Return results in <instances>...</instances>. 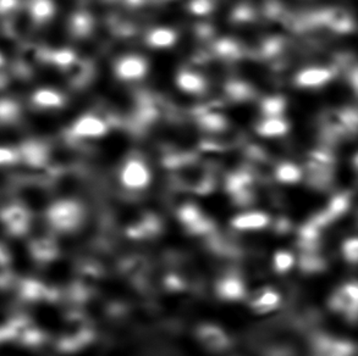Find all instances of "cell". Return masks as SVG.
Masks as SVG:
<instances>
[{
  "mask_svg": "<svg viewBox=\"0 0 358 356\" xmlns=\"http://www.w3.org/2000/svg\"><path fill=\"white\" fill-rule=\"evenodd\" d=\"M148 71V63L140 55H125L115 64V75L121 81L132 82L142 80Z\"/></svg>",
  "mask_w": 358,
  "mask_h": 356,
  "instance_id": "obj_5",
  "label": "cell"
},
{
  "mask_svg": "<svg viewBox=\"0 0 358 356\" xmlns=\"http://www.w3.org/2000/svg\"><path fill=\"white\" fill-rule=\"evenodd\" d=\"M0 221L5 231L11 236L19 237L29 231L32 218L29 210L24 207L10 205L0 212Z\"/></svg>",
  "mask_w": 358,
  "mask_h": 356,
  "instance_id": "obj_4",
  "label": "cell"
},
{
  "mask_svg": "<svg viewBox=\"0 0 358 356\" xmlns=\"http://www.w3.org/2000/svg\"><path fill=\"white\" fill-rule=\"evenodd\" d=\"M199 125L203 127L204 130L209 132H220L225 130L228 126V121L220 112L215 111L204 110L199 114Z\"/></svg>",
  "mask_w": 358,
  "mask_h": 356,
  "instance_id": "obj_17",
  "label": "cell"
},
{
  "mask_svg": "<svg viewBox=\"0 0 358 356\" xmlns=\"http://www.w3.org/2000/svg\"><path fill=\"white\" fill-rule=\"evenodd\" d=\"M286 101L281 96H268L262 101L261 110L266 117H279L285 111Z\"/></svg>",
  "mask_w": 358,
  "mask_h": 356,
  "instance_id": "obj_20",
  "label": "cell"
},
{
  "mask_svg": "<svg viewBox=\"0 0 358 356\" xmlns=\"http://www.w3.org/2000/svg\"><path fill=\"white\" fill-rule=\"evenodd\" d=\"M189 10L194 15L204 16L213 10V0H191Z\"/></svg>",
  "mask_w": 358,
  "mask_h": 356,
  "instance_id": "obj_26",
  "label": "cell"
},
{
  "mask_svg": "<svg viewBox=\"0 0 358 356\" xmlns=\"http://www.w3.org/2000/svg\"><path fill=\"white\" fill-rule=\"evenodd\" d=\"M357 238L351 237V238H348L341 246L345 260L348 261L349 264H356L357 262Z\"/></svg>",
  "mask_w": 358,
  "mask_h": 356,
  "instance_id": "obj_24",
  "label": "cell"
},
{
  "mask_svg": "<svg viewBox=\"0 0 358 356\" xmlns=\"http://www.w3.org/2000/svg\"><path fill=\"white\" fill-rule=\"evenodd\" d=\"M358 288L356 282H349L340 287L329 300V308L336 313H344L351 322L357 318Z\"/></svg>",
  "mask_w": 358,
  "mask_h": 356,
  "instance_id": "obj_3",
  "label": "cell"
},
{
  "mask_svg": "<svg viewBox=\"0 0 358 356\" xmlns=\"http://www.w3.org/2000/svg\"><path fill=\"white\" fill-rule=\"evenodd\" d=\"M271 218L262 212H250L240 214L231 220V226L236 231H258L269 226Z\"/></svg>",
  "mask_w": 358,
  "mask_h": 356,
  "instance_id": "obj_9",
  "label": "cell"
},
{
  "mask_svg": "<svg viewBox=\"0 0 358 356\" xmlns=\"http://www.w3.org/2000/svg\"><path fill=\"white\" fill-rule=\"evenodd\" d=\"M176 84L181 91L189 94H201L206 91L207 82L203 76L191 70H181L176 76Z\"/></svg>",
  "mask_w": 358,
  "mask_h": 356,
  "instance_id": "obj_12",
  "label": "cell"
},
{
  "mask_svg": "<svg viewBox=\"0 0 358 356\" xmlns=\"http://www.w3.org/2000/svg\"><path fill=\"white\" fill-rule=\"evenodd\" d=\"M204 216L206 215L202 212V210L197 205L191 204V202L184 204L178 212L179 221L184 225L186 231L196 225L197 222L201 221Z\"/></svg>",
  "mask_w": 358,
  "mask_h": 356,
  "instance_id": "obj_18",
  "label": "cell"
},
{
  "mask_svg": "<svg viewBox=\"0 0 358 356\" xmlns=\"http://www.w3.org/2000/svg\"><path fill=\"white\" fill-rule=\"evenodd\" d=\"M281 297L279 292L273 288H261L253 294L250 305L252 310L258 313L274 311L280 306Z\"/></svg>",
  "mask_w": 358,
  "mask_h": 356,
  "instance_id": "obj_10",
  "label": "cell"
},
{
  "mask_svg": "<svg viewBox=\"0 0 358 356\" xmlns=\"http://www.w3.org/2000/svg\"><path fill=\"white\" fill-rule=\"evenodd\" d=\"M246 293L245 282L238 274H225L217 283V294L225 302H238L246 297Z\"/></svg>",
  "mask_w": 358,
  "mask_h": 356,
  "instance_id": "obj_8",
  "label": "cell"
},
{
  "mask_svg": "<svg viewBox=\"0 0 358 356\" xmlns=\"http://www.w3.org/2000/svg\"><path fill=\"white\" fill-rule=\"evenodd\" d=\"M178 40V34L169 27H157L145 36V42L150 48L166 49L173 47Z\"/></svg>",
  "mask_w": 358,
  "mask_h": 356,
  "instance_id": "obj_13",
  "label": "cell"
},
{
  "mask_svg": "<svg viewBox=\"0 0 358 356\" xmlns=\"http://www.w3.org/2000/svg\"><path fill=\"white\" fill-rule=\"evenodd\" d=\"M39 103H42V105H57L60 103V98H59L55 93H48V91H43L37 96Z\"/></svg>",
  "mask_w": 358,
  "mask_h": 356,
  "instance_id": "obj_28",
  "label": "cell"
},
{
  "mask_svg": "<svg viewBox=\"0 0 358 356\" xmlns=\"http://www.w3.org/2000/svg\"><path fill=\"white\" fill-rule=\"evenodd\" d=\"M350 205H351V198L349 193H338L330 199L329 204L325 207L324 212L329 217L330 221L335 222L349 212Z\"/></svg>",
  "mask_w": 358,
  "mask_h": 356,
  "instance_id": "obj_15",
  "label": "cell"
},
{
  "mask_svg": "<svg viewBox=\"0 0 358 356\" xmlns=\"http://www.w3.org/2000/svg\"><path fill=\"white\" fill-rule=\"evenodd\" d=\"M196 336L199 343L210 352L220 353L230 347L228 334L212 323H204L199 326L196 331Z\"/></svg>",
  "mask_w": 358,
  "mask_h": 356,
  "instance_id": "obj_6",
  "label": "cell"
},
{
  "mask_svg": "<svg viewBox=\"0 0 358 356\" xmlns=\"http://www.w3.org/2000/svg\"><path fill=\"white\" fill-rule=\"evenodd\" d=\"M47 221L55 233H73L83 226L85 210L78 202L62 200L50 207Z\"/></svg>",
  "mask_w": 358,
  "mask_h": 356,
  "instance_id": "obj_1",
  "label": "cell"
},
{
  "mask_svg": "<svg viewBox=\"0 0 358 356\" xmlns=\"http://www.w3.org/2000/svg\"><path fill=\"white\" fill-rule=\"evenodd\" d=\"M32 251L36 259H52L55 256L57 253V248L53 242L48 241V239H41L34 243L32 246Z\"/></svg>",
  "mask_w": 358,
  "mask_h": 356,
  "instance_id": "obj_23",
  "label": "cell"
},
{
  "mask_svg": "<svg viewBox=\"0 0 358 356\" xmlns=\"http://www.w3.org/2000/svg\"><path fill=\"white\" fill-rule=\"evenodd\" d=\"M275 178L280 183L284 184H295L300 182L303 176V172L299 165L290 163V161H284L276 166Z\"/></svg>",
  "mask_w": 358,
  "mask_h": 356,
  "instance_id": "obj_16",
  "label": "cell"
},
{
  "mask_svg": "<svg viewBox=\"0 0 358 356\" xmlns=\"http://www.w3.org/2000/svg\"><path fill=\"white\" fill-rule=\"evenodd\" d=\"M107 132V124L97 116H83L73 126V133L86 138H98Z\"/></svg>",
  "mask_w": 358,
  "mask_h": 356,
  "instance_id": "obj_11",
  "label": "cell"
},
{
  "mask_svg": "<svg viewBox=\"0 0 358 356\" xmlns=\"http://www.w3.org/2000/svg\"><path fill=\"white\" fill-rule=\"evenodd\" d=\"M11 261L10 256L3 246H0V285H4L10 279Z\"/></svg>",
  "mask_w": 358,
  "mask_h": 356,
  "instance_id": "obj_25",
  "label": "cell"
},
{
  "mask_svg": "<svg viewBox=\"0 0 358 356\" xmlns=\"http://www.w3.org/2000/svg\"><path fill=\"white\" fill-rule=\"evenodd\" d=\"M334 77V71L331 68L323 66H312L301 70L295 76V84L300 88H320L325 86Z\"/></svg>",
  "mask_w": 358,
  "mask_h": 356,
  "instance_id": "obj_7",
  "label": "cell"
},
{
  "mask_svg": "<svg viewBox=\"0 0 358 356\" xmlns=\"http://www.w3.org/2000/svg\"><path fill=\"white\" fill-rule=\"evenodd\" d=\"M295 265V256L292 253L286 251H279L274 255L273 266L278 274H286L289 269Z\"/></svg>",
  "mask_w": 358,
  "mask_h": 356,
  "instance_id": "obj_22",
  "label": "cell"
},
{
  "mask_svg": "<svg viewBox=\"0 0 358 356\" xmlns=\"http://www.w3.org/2000/svg\"><path fill=\"white\" fill-rule=\"evenodd\" d=\"M227 91L233 101H246L253 96L251 86H248L247 83L240 82V81L229 83Z\"/></svg>",
  "mask_w": 358,
  "mask_h": 356,
  "instance_id": "obj_21",
  "label": "cell"
},
{
  "mask_svg": "<svg viewBox=\"0 0 358 356\" xmlns=\"http://www.w3.org/2000/svg\"><path fill=\"white\" fill-rule=\"evenodd\" d=\"M120 182L130 192H140L150 183V170L143 160H126L120 171Z\"/></svg>",
  "mask_w": 358,
  "mask_h": 356,
  "instance_id": "obj_2",
  "label": "cell"
},
{
  "mask_svg": "<svg viewBox=\"0 0 358 356\" xmlns=\"http://www.w3.org/2000/svg\"><path fill=\"white\" fill-rule=\"evenodd\" d=\"M289 124L284 119L279 117H266L257 125L258 135L266 138H275L287 133Z\"/></svg>",
  "mask_w": 358,
  "mask_h": 356,
  "instance_id": "obj_14",
  "label": "cell"
},
{
  "mask_svg": "<svg viewBox=\"0 0 358 356\" xmlns=\"http://www.w3.org/2000/svg\"><path fill=\"white\" fill-rule=\"evenodd\" d=\"M325 260L320 255V251H306L300 258V269L306 274L320 272L324 269Z\"/></svg>",
  "mask_w": 358,
  "mask_h": 356,
  "instance_id": "obj_19",
  "label": "cell"
},
{
  "mask_svg": "<svg viewBox=\"0 0 358 356\" xmlns=\"http://www.w3.org/2000/svg\"><path fill=\"white\" fill-rule=\"evenodd\" d=\"M217 50L220 55L227 58H235L240 54V48L238 44L234 43L231 40H223L217 45Z\"/></svg>",
  "mask_w": 358,
  "mask_h": 356,
  "instance_id": "obj_27",
  "label": "cell"
}]
</instances>
